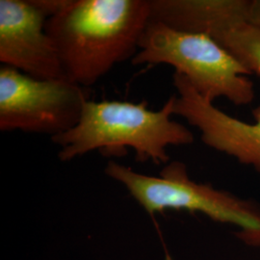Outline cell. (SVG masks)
Returning a JSON list of instances; mask_svg holds the SVG:
<instances>
[{
    "label": "cell",
    "instance_id": "5",
    "mask_svg": "<svg viewBox=\"0 0 260 260\" xmlns=\"http://www.w3.org/2000/svg\"><path fill=\"white\" fill-rule=\"evenodd\" d=\"M89 101L86 88L66 78L41 79L0 68V129L62 134L79 121Z\"/></svg>",
    "mask_w": 260,
    "mask_h": 260
},
{
    "label": "cell",
    "instance_id": "2",
    "mask_svg": "<svg viewBox=\"0 0 260 260\" xmlns=\"http://www.w3.org/2000/svg\"><path fill=\"white\" fill-rule=\"evenodd\" d=\"M175 96L172 95L159 110H149L146 102L87 101L75 127L51 137L60 147L61 161H71L93 150L103 155H121L132 149L140 162L169 161L168 149L187 146L194 134L184 124L173 120Z\"/></svg>",
    "mask_w": 260,
    "mask_h": 260
},
{
    "label": "cell",
    "instance_id": "8",
    "mask_svg": "<svg viewBox=\"0 0 260 260\" xmlns=\"http://www.w3.org/2000/svg\"><path fill=\"white\" fill-rule=\"evenodd\" d=\"M200 33L212 38L250 75L260 77V26L236 15L220 13L206 20Z\"/></svg>",
    "mask_w": 260,
    "mask_h": 260
},
{
    "label": "cell",
    "instance_id": "6",
    "mask_svg": "<svg viewBox=\"0 0 260 260\" xmlns=\"http://www.w3.org/2000/svg\"><path fill=\"white\" fill-rule=\"evenodd\" d=\"M56 0H0V62L41 79L65 78L47 31Z\"/></svg>",
    "mask_w": 260,
    "mask_h": 260
},
{
    "label": "cell",
    "instance_id": "9",
    "mask_svg": "<svg viewBox=\"0 0 260 260\" xmlns=\"http://www.w3.org/2000/svg\"><path fill=\"white\" fill-rule=\"evenodd\" d=\"M247 20L260 26V0H249Z\"/></svg>",
    "mask_w": 260,
    "mask_h": 260
},
{
    "label": "cell",
    "instance_id": "7",
    "mask_svg": "<svg viewBox=\"0 0 260 260\" xmlns=\"http://www.w3.org/2000/svg\"><path fill=\"white\" fill-rule=\"evenodd\" d=\"M174 115L198 128L207 147L253 168L260 174V104L252 110L253 122L224 113L196 91L183 75L174 74Z\"/></svg>",
    "mask_w": 260,
    "mask_h": 260
},
{
    "label": "cell",
    "instance_id": "4",
    "mask_svg": "<svg viewBox=\"0 0 260 260\" xmlns=\"http://www.w3.org/2000/svg\"><path fill=\"white\" fill-rule=\"evenodd\" d=\"M105 174L124 186L149 214L167 209L205 214L213 221L233 224L236 237L251 247H260V205L228 191L192 180L181 162H172L158 177L133 171L109 161Z\"/></svg>",
    "mask_w": 260,
    "mask_h": 260
},
{
    "label": "cell",
    "instance_id": "1",
    "mask_svg": "<svg viewBox=\"0 0 260 260\" xmlns=\"http://www.w3.org/2000/svg\"><path fill=\"white\" fill-rule=\"evenodd\" d=\"M150 21V0H61L47 19L66 79L87 88L133 58Z\"/></svg>",
    "mask_w": 260,
    "mask_h": 260
},
{
    "label": "cell",
    "instance_id": "3",
    "mask_svg": "<svg viewBox=\"0 0 260 260\" xmlns=\"http://www.w3.org/2000/svg\"><path fill=\"white\" fill-rule=\"evenodd\" d=\"M135 66L166 64L183 75L198 93L213 102L225 99L237 106L255 96L249 72L212 38L177 30L150 20L140 39Z\"/></svg>",
    "mask_w": 260,
    "mask_h": 260
}]
</instances>
